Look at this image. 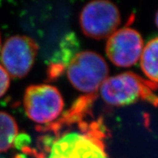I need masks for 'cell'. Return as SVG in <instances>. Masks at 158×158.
I'll use <instances>...</instances> for the list:
<instances>
[{
    "label": "cell",
    "instance_id": "1",
    "mask_svg": "<svg viewBox=\"0 0 158 158\" xmlns=\"http://www.w3.org/2000/svg\"><path fill=\"white\" fill-rule=\"evenodd\" d=\"M82 118L76 130L63 131L52 139L48 158H107L103 123L100 120L88 123Z\"/></svg>",
    "mask_w": 158,
    "mask_h": 158
},
{
    "label": "cell",
    "instance_id": "2",
    "mask_svg": "<svg viewBox=\"0 0 158 158\" xmlns=\"http://www.w3.org/2000/svg\"><path fill=\"white\" fill-rule=\"evenodd\" d=\"M156 89L158 84L127 72L107 77L99 90L102 99L113 106H126L142 100L158 106Z\"/></svg>",
    "mask_w": 158,
    "mask_h": 158
},
{
    "label": "cell",
    "instance_id": "3",
    "mask_svg": "<svg viewBox=\"0 0 158 158\" xmlns=\"http://www.w3.org/2000/svg\"><path fill=\"white\" fill-rule=\"evenodd\" d=\"M67 77L73 87L87 94H96L108 77L106 60L92 51L76 53L67 66Z\"/></svg>",
    "mask_w": 158,
    "mask_h": 158
},
{
    "label": "cell",
    "instance_id": "4",
    "mask_svg": "<svg viewBox=\"0 0 158 158\" xmlns=\"http://www.w3.org/2000/svg\"><path fill=\"white\" fill-rule=\"evenodd\" d=\"M23 107L30 119L40 123H52L60 116L64 100L57 88L50 85H32L26 89Z\"/></svg>",
    "mask_w": 158,
    "mask_h": 158
},
{
    "label": "cell",
    "instance_id": "5",
    "mask_svg": "<svg viewBox=\"0 0 158 158\" xmlns=\"http://www.w3.org/2000/svg\"><path fill=\"white\" fill-rule=\"evenodd\" d=\"M120 12L109 1H92L85 5L80 14L81 28L86 36L101 40L109 38L120 24Z\"/></svg>",
    "mask_w": 158,
    "mask_h": 158
},
{
    "label": "cell",
    "instance_id": "6",
    "mask_svg": "<svg viewBox=\"0 0 158 158\" xmlns=\"http://www.w3.org/2000/svg\"><path fill=\"white\" fill-rule=\"evenodd\" d=\"M38 45L26 35H15L6 40L1 51V62L10 77L22 78L33 66Z\"/></svg>",
    "mask_w": 158,
    "mask_h": 158
},
{
    "label": "cell",
    "instance_id": "7",
    "mask_svg": "<svg viewBox=\"0 0 158 158\" xmlns=\"http://www.w3.org/2000/svg\"><path fill=\"white\" fill-rule=\"evenodd\" d=\"M143 42L140 34L131 27L117 30L106 42V52L109 60L118 67H129L140 59Z\"/></svg>",
    "mask_w": 158,
    "mask_h": 158
},
{
    "label": "cell",
    "instance_id": "8",
    "mask_svg": "<svg viewBox=\"0 0 158 158\" xmlns=\"http://www.w3.org/2000/svg\"><path fill=\"white\" fill-rule=\"evenodd\" d=\"M77 48V39L73 34H69L63 40L60 45V50L56 52L53 59V62L48 69V77L50 78H55L59 77L65 67L68 66L70 60L73 58L74 50Z\"/></svg>",
    "mask_w": 158,
    "mask_h": 158
},
{
    "label": "cell",
    "instance_id": "9",
    "mask_svg": "<svg viewBox=\"0 0 158 158\" xmlns=\"http://www.w3.org/2000/svg\"><path fill=\"white\" fill-rule=\"evenodd\" d=\"M140 67L149 81L158 84V37L151 40L143 47Z\"/></svg>",
    "mask_w": 158,
    "mask_h": 158
},
{
    "label": "cell",
    "instance_id": "10",
    "mask_svg": "<svg viewBox=\"0 0 158 158\" xmlns=\"http://www.w3.org/2000/svg\"><path fill=\"white\" fill-rule=\"evenodd\" d=\"M18 135L16 121L10 114L0 111V152L10 149Z\"/></svg>",
    "mask_w": 158,
    "mask_h": 158
},
{
    "label": "cell",
    "instance_id": "11",
    "mask_svg": "<svg viewBox=\"0 0 158 158\" xmlns=\"http://www.w3.org/2000/svg\"><path fill=\"white\" fill-rule=\"evenodd\" d=\"M10 86V76L0 64V97L4 95Z\"/></svg>",
    "mask_w": 158,
    "mask_h": 158
},
{
    "label": "cell",
    "instance_id": "12",
    "mask_svg": "<svg viewBox=\"0 0 158 158\" xmlns=\"http://www.w3.org/2000/svg\"><path fill=\"white\" fill-rule=\"evenodd\" d=\"M155 22H156V24L158 27V10L156 14V17H155Z\"/></svg>",
    "mask_w": 158,
    "mask_h": 158
},
{
    "label": "cell",
    "instance_id": "13",
    "mask_svg": "<svg viewBox=\"0 0 158 158\" xmlns=\"http://www.w3.org/2000/svg\"><path fill=\"white\" fill-rule=\"evenodd\" d=\"M0 45H1V37H0Z\"/></svg>",
    "mask_w": 158,
    "mask_h": 158
}]
</instances>
